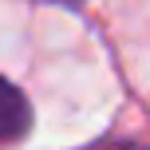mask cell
<instances>
[{
	"instance_id": "1",
	"label": "cell",
	"mask_w": 150,
	"mask_h": 150,
	"mask_svg": "<svg viewBox=\"0 0 150 150\" xmlns=\"http://www.w3.org/2000/svg\"><path fill=\"white\" fill-rule=\"evenodd\" d=\"M32 130V103L12 79L0 75V146L20 142Z\"/></svg>"
},
{
	"instance_id": "2",
	"label": "cell",
	"mask_w": 150,
	"mask_h": 150,
	"mask_svg": "<svg viewBox=\"0 0 150 150\" xmlns=\"http://www.w3.org/2000/svg\"><path fill=\"white\" fill-rule=\"evenodd\" d=\"M91 150H150V146L146 142H130V138H107V142H99Z\"/></svg>"
},
{
	"instance_id": "3",
	"label": "cell",
	"mask_w": 150,
	"mask_h": 150,
	"mask_svg": "<svg viewBox=\"0 0 150 150\" xmlns=\"http://www.w3.org/2000/svg\"><path fill=\"white\" fill-rule=\"evenodd\" d=\"M40 4H59V8H71V12H75V8H83L87 0H40Z\"/></svg>"
}]
</instances>
